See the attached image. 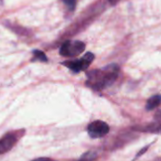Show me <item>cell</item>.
Wrapping results in <instances>:
<instances>
[{
  "instance_id": "5b68a950",
  "label": "cell",
  "mask_w": 161,
  "mask_h": 161,
  "mask_svg": "<svg viewBox=\"0 0 161 161\" xmlns=\"http://www.w3.org/2000/svg\"><path fill=\"white\" fill-rule=\"evenodd\" d=\"M17 141V137L14 134H7L0 139V154L6 153L11 151Z\"/></svg>"
},
{
  "instance_id": "8fae6325",
  "label": "cell",
  "mask_w": 161,
  "mask_h": 161,
  "mask_svg": "<svg viewBox=\"0 0 161 161\" xmlns=\"http://www.w3.org/2000/svg\"><path fill=\"white\" fill-rule=\"evenodd\" d=\"M120 1V0H108V2L112 5V6H115V5H117L119 2Z\"/></svg>"
},
{
  "instance_id": "6da1fadb",
  "label": "cell",
  "mask_w": 161,
  "mask_h": 161,
  "mask_svg": "<svg viewBox=\"0 0 161 161\" xmlns=\"http://www.w3.org/2000/svg\"><path fill=\"white\" fill-rule=\"evenodd\" d=\"M119 72L118 64H112L102 69H94L87 73L86 86L94 90H103L114 84Z\"/></svg>"
},
{
  "instance_id": "7a4b0ae2",
  "label": "cell",
  "mask_w": 161,
  "mask_h": 161,
  "mask_svg": "<svg viewBox=\"0 0 161 161\" xmlns=\"http://www.w3.org/2000/svg\"><path fill=\"white\" fill-rule=\"evenodd\" d=\"M94 59H95V55L91 52H87V53H86V55L84 57H82L80 59L68 60V61L63 62L62 64H63V65L66 66L67 68H69L74 73H79L80 71L86 70L89 67V65L92 64Z\"/></svg>"
},
{
  "instance_id": "9c48e42d",
  "label": "cell",
  "mask_w": 161,
  "mask_h": 161,
  "mask_svg": "<svg viewBox=\"0 0 161 161\" xmlns=\"http://www.w3.org/2000/svg\"><path fill=\"white\" fill-rule=\"evenodd\" d=\"M62 1L65 4V6L67 7V9L69 11H74L76 8V4H77V0H62Z\"/></svg>"
},
{
  "instance_id": "52a82bcc",
  "label": "cell",
  "mask_w": 161,
  "mask_h": 161,
  "mask_svg": "<svg viewBox=\"0 0 161 161\" xmlns=\"http://www.w3.org/2000/svg\"><path fill=\"white\" fill-rule=\"evenodd\" d=\"M161 103V95H154L153 97H151L147 103H146V110L150 111V110H153L154 108L158 107Z\"/></svg>"
},
{
  "instance_id": "ba28073f",
  "label": "cell",
  "mask_w": 161,
  "mask_h": 161,
  "mask_svg": "<svg viewBox=\"0 0 161 161\" xmlns=\"http://www.w3.org/2000/svg\"><path fill=\"white\" fill-rule=\"evenodd\" d=\"M38 60L40 62H47V57L46 56V54L41 51V50H33V59L32 61Z\"/></svg>"
},
{
  "instance_id": "277c9868",
  "label": "cell",
  "mask_w": 161,
  "mask_h": 161,
  "mask_svg": "<svg viewBox=\"0 0 161 161\" xmlns=\"http://www.w3.org/2000/svg\"><path fill=\"white\" fill-rule=\"evenodd\" d=\"M109 133V125L103 120H94L87 126V134L91 138H100Z\"/></svg>"
},
{
  "instance_id": "30bf717a",
  "label": "cell",
  "mask_w": 161,
  "mask_h": 161,
  "mask_svg": "<svg viewBox=\"0 0 161 161\" xmlns=\"http://www.w3.org/2000/svg\"><path fill=\"white\" fill-rule=\"evenodd\" d=\"M32 161H55L51 158H47V157H39V158H36Z\"/></svg>"
},
{
  "instance_id": "3957f363",
  "label": "cell",
  "mask_w": 161,
  "mask_h": 161,
  "mask_svg": "<svg viewBox=\"0 0 161 161\" xmlns=\"http://www.w3.org/2000/svg\"><path fill=\"white\" fill-rule=\"evenodd\" d=\"M86 49V44L82 41H66L60 47V54L64 57H76Z\"/></svg>"
},
{
  "instance_id": "7c38bea8",
  "label": "cell",
  "mask_w": 161,
  "mask_h": 161,
  "mask_svg": "<svg viewBox=\"0 0 161 161\" xmlns=\"http://www.w3.org/2000/svg\"><path fill=\"white\" fill-rule=\"evenodd\" d=\"M80 161H86V160H80Z\"/></svg>"
},
{
  "instance_id": "8992f818",
  "label": "cell",
  "mask_w": 161,
  "mask_h": 161,
  "mask_svg": "<svg viewBox=\"0 0 161 161\" xmlns=\"http://www.w3.org/2000/svg\"><path fill=\"white\" fill-rule=\"evenodd\" d=\"M143 131H147V132L154 133V134L157 133L161 135V110H158L155 113L153 122Z\"/></svg>"
}]
</instances>
